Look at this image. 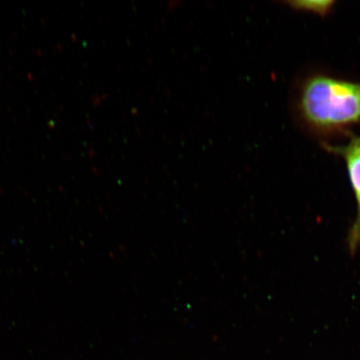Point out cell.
Returning a JSON list of instances; mask_svg holds the SVG:
<instances>
[{"label":"cell","instance_id":"3957f363","mask_svg":"<svg viewBox=\"0 0 360 360\" xmlns=\"http://www.w3.org/2000/svg\"><path fill=\"white\" fill-rule=\"evenodd\" d=\"M334 4L333 1H330V0H321V1H317V0H314V1H295L291 2L292 6L295 8H302V10L310 11L317 13H326Z\"/></svg>","mask_w":360,"mask_h":360},{"label":"cell","instance_id":"6da1fadb","mask_svg":"<svg viewBox=\"0 0 360 360\" xmlns=\"http://www.w3.org/2000/svg\"><path fill=\"white\" fill-rule=\"evenodd\" d=\"M302 106L308 120L315 124L355 122L360 120V84L315 78L306 85Z\"/></svg>","mask_w":360,"mask_h":360},{"label":"cell","instance_id":"7a4b0ae2","mask_svg":"<svg viewBox=\"0 0 360 360\" xmlns=\"http://www.w3.org/2000/svg\"><path fill=\"white\" fill-rule=\"evenodd\" d=\"M347 163L351 182L360 208V141L349 148Z\"/></svg>","mask_w":360,"mask_h":360}]
</instances>
